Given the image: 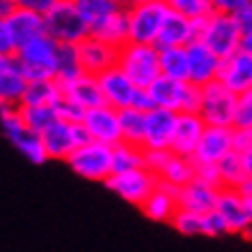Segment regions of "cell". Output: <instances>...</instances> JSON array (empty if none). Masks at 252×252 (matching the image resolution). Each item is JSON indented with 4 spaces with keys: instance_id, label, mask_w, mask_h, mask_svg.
Returning <instances> with one entry per match:
<instances>
[{
    "instance_id": "cell-1",
    "label": "cell",
    "mask_w": 252,
    "mask_h": 252,
    "mask_svg": "<svg viewBox=\"0 0 252 252\" xmlns=\"http://www.w3.org/2000/svg\"><path fill=\"white\" fill-rule=\"evenodd\" d=\"M197 26V42L206 44L220 61H227L243 46V32L234 21V16L227 12L215 9L204 21H194Z\"/></svg>"
},
{
    "instance_id": "cell-2",
    "label": "cell",
    "mask_w": 252,
    "mask_h": 252,
    "mask_svg": "<svg viewBox=\"0 0 252 252\" xmlns=\"http://www.w3.org/2000/svg\"><path fill=\"white\" fill-rule=\"evenodd\" d=\"M116 67L125 72V77L137 86L139 91H148L151 86L162 77L160 69V49L151 44H127L118 49V63Z\"/></svg>"
},
{
    "instance_id": "cell-3",
    "label": "cell",
    "mask_w": 252,
    "mask_h": 252,
    "mask_svg": "<svg viewBox=\"0 0 252 252\" xmlns=\"http://www.w3.org/2000/svg\"><path fill=\"white\" fill-rule=\"evenodd\" d=\"M169 9L171 7H169L167 0H137V2H127L130 42H134V44H151V46L158 44Z\"/></svg>"
},
{
    "instance_id": "cell-4",
    "label": "cell",
    "mask_w": 252,
    "mask_h": 252,
    "mask_svg": "<svg viewBox=\"0 0 252 252\" xmlns=\"http://www.w3.org/2000/svg\"><path fill=\"white\" fill-rule=\"evenodd\" d=\"M58 42L42 35V37L32 39L28 44H23L16 51V61H19V72L23 79L31 81H51L56 79V61H58Z\"/></svg>"
},
{
    "instance_id": "cell-5",
    "label": "cell",
    "mask_w": 252,
    "mask_h": 252,
    "mask_svg": "<svg viewBox=\"0 0 252 252\" xmlns=\"http://www.w3.org/2000/svg\"><path fill=\"white\" fill-rule=\"evenodd\" d=\"M46 35L58 44H81L91 37V28L79 14L77 0H58L56 7L44 16Z\"/></svg>"
},
{
    "instance_id": "cell-6",
    "label": "cell",
    "mask_w": 252,
    "mask_h": 252,
    "mask_svg": "<svg viewBox=\"0 0 252 252\" xmlns=\"http://www.w3.org/2000/svg\"><path fill=\"white\" fill-rule=\"evenodd\" d=\"M67 167L86 181L107 183L114 176V146L91 141L67 158Z\"/></svg>"
},
{
    "instance_id": "cell-7",
    "label": "cell",
    "mask_w": 252,
    "mask_h": 252,
    "mask_svg": "<svg viewBox=\"0 0 252 252\" xmlns=\"http://www.w3.org/2000/svg\"><path fill=\"white\" fill-rule=\"evenodd\" d=\"M238 95L231 93L220 81H213L201 88V109L199 116L208 127H234Z\"/></svg>"
},
{
    "instance_id": "cell-8",
    "label": "cell",
    "mask_w": 252,
    "mask_h": 252,
    "mask_svg": "<svg viewBox=\"0 0 252 252\" xmlns=\"http://www.w3.org/2000/svg\"><path fill=\"white\" fill-rule=\"evenodd\" d=\"M158 183H160V178L151 174L148 169H134V171H125V174H114L104 185L114 194L125 199L127 204L141 208L146 199L158 190Z\"/></svg>"
},
{
    "instance_id": "cell-9",
    "label": "cell",
    "mask_w": 252,
    "mask_h": 252,
    "mask_svg": "<svg viewBox=\"0 0 252 252\" xmlns=\"http://www.w3.org/2000/svg\"><path fill=\"white\" fill-rule=\"evenodd\" d=\"M234 153V127H208L199 141L192 162L194 164H220L227 155Z\"/></svg>"
},
{
    "instance_id": "cell-10",
    "label": "cell",
    "mask_w": 252,
    "mask_h": 252,
    "mask_svg": "<svg viewBox=\"0 0 252 252\" xmlns=\"http://www.w3.org/2000/svg\"><path fill=\"white\" fill-rule=\"evenodd\" d=\"M178 125V114L167 109H153L146 114L144 151H171V141Z\"/></svg>"
},
{
    "instance_id": "cell-11",
    "label": "cell",
    "mask_w": 252,
    "mask_h": 252,
    "mask_svg": "<svg viewBox=\"0 0 252 252\" xmlns=\"http://www.w3.org/2000/svg\"><path fill=\"white\" fill-rule=\"evenodd\" d=\"M86 130L91 134L93 141L97 144H107V146H118L123 141V132H121V116L118 111L111 107H97L91 109L86 114Z\"/></svg>"
},
{
    "instance_id": "cell-12",
    "label": "cell",
    "mask_w": 252,
    "mask_h": 252,
    "mask_svg": "<svg viewBox=\"0 0 252 252\" xmlns=\"http://www.w3.org/2000/svg\"><path fill=\"white\" fill-rule=\"evenodd\" d=\"M77 49L81 69H84V74H91V77L104 74L111 67H116V63H118V49L104 44L102 39L93 37V35L88 39H84L81 44H77Z\"/></svg>"
},
{
    "instance_id": "cell-13",
    "label": "cell",
    "mask_w": 252,
    "mask_h": 252,
    "mask_svg": "<svg viewBox=\"0 0 252 252\" xmlns=\"http://www.w3.org/2000/svg\"><path fill=\"white\" fill-rule=\"evenodd\" d=\"M206 132V123L199 114H178V125L171 141V153L185 160H192L199 148V141Z\"/></svg>"
},
{
    "instance_id": "cell-14",
    "label": "cell",
    "mask_w": 252,
    "mask_h": 252,
    "mask_svg": "<svg viewBox=\"0 0 252 252\" xmlns=\"http://www.w3.org/2000/svg\"><path fill=\"white\" fill-rule=\"evenodd\" d=\"M97 81H99V88H102L107 107L116 109V111H123V109L132 107L139 88L125 77V72H121L118 67H111L109 72L99 74Z\"/></svg>"
},
{
    "instance_id": "cell-15",
    "label": "cell",
    "mask_w": 252,
    "mask_h": 252,
    "mask_svg": "<svg viewBox=\"0 0 252 252\" xmlns=\"http://www.w3.org/2000/svg\"><path fill=\"white\" fill-rule=\"evenodd\" d=\"M185 49H188V63H190V84L204 88V86L218 81L222 65L220 58L201 42H192Z\"/></svg>"
},
{
    "instance_id": "cell-16",
    "label": "cell",
    "mask_w": 252,
    "mask_h": 252,
    "mask_svg": "<svg viewBox=\"0 0 252 252\" xmlns=\"http://www.w3.org/2000/svg\"><path fill=\"white\" fill-rule=\"evenodd\" d=\"M215 211L220 213V218L224 220L229 234H250V218H248V206L245 199L241 197L238 190H229L222 188L218 194V204Z\"/></svg>"
},
{
    "instance_id": "cell-17",
    "label": "cell",
    "mask_w": 252,
    "mask_h": 252,
    "mask_svg": "<svg viewBox=\"0 0 252 252\" xmlns=\"http://www.w3.org/2000/svg\"><path fill=\"white\" fill-rule=\"evenodd\" d=\"M218 81L236 95L252 93V56H248L245 51H238L231 58L222 61Z\"/></svg>"
},
{
    "instance_id": "cell-18",
    "label": "cell",
    "mask_w": 252,
    "mask_h": 252,
    "mask_svg": "<svg viewBox=\"0 0 252 252\" xmlns=\"http://www.w3.org/2000/svg\"><path fill=\"white\" fill-rule=\"evenodd\" d=\"M171 7V5H169ZM192 42H197V26L194 21L185 19L183 14H178L176 9H169L164 26H162L160 39H158V49H185Z\"/></svg>"
},
{
    "instance_id": "cell-19",
    "label": "cell",
    "mask_w": 252,
    "mask_h": 252,
    "mask_svg": "<svg viewBox=\"0 0 252 252\" xmlns=\"http://www.w3.org/2000/svg\"><path fill=\"white\" fill-rule=\"evenodd\" d=\"M9 28H12V35L16 39V46L21 49L23 44H28L32 39L42 37L46 35V26H44V16L37 14V12H32L31 7H26V5H16V9L12 12V16L7 19Z\"/></svg>"
},
{
    "instance_id": "cell-20",
    "label": "cell",
    "mask_w": 252,
    "mask_h": 252,
    "mask_svg": "<svg viewBox=\"0 0 252 252\" xmlns=\"http://www.w3.org/2000/svg\"><path fill=\"white\" fill-rule=\"evenodd\" d=\"M218 194H220L218 188L206 185L204 181L194 178L192 183H188L185 188H181V194H178V208H185V211H192V213H199V215H206V213H211V211H215Z\"/></svg>"
},
{
    "instance_id": "cell-21",
    "label": "cell",
    "mask_w": 252,
    "mask_h": 252,
    "mask_svg": "<svg viewBox=\"0 0 252 252\" xmlns=\"http://www.w3.org/2000/svg\"><path fill=\"white\" fill-rule=\"evenodd\" d=\"M42 144L46 148L49 160H65L74 151H77V141H74V125H69L65 121H56L49 130H44L42 134Z\"/></svg>"
},
{
    "instance_id": "cell-22",
    "label": "cell",
    "mask_w": 252,
    "mask_h": 252,
    "mask_svg": "<svg viewBox=\"0 0 252 252\" xmlns=\"http://www.w3.org/2000/svg\"><path fill=\"white\" fill-rule=\"evenodd\" d=\"M63 88V97L77 102L86 111L97 107H104V95H102V88H99L97 77H91V74H81L74 81H67V84H61Z\"/></svg>"
},
{
    "instance_id": "cell-23",
    "label": "cell",
    "mask_w": 252,
    "mask_h": 252,
    "mask_svg": "<svg viewBox=\"0 0 252 252\" xmlns=\"http://www.w3.org/2000/svg\"><path fill=\"white\" fill-rule=\"evenodd\" d=\"M93 37L102 39L104 44L114 46V49H123L130 42V19H127V5H123L121 9H116L111 16H107L102 23H97L95 28H91Z\"/></svg>"
},
{
    "instance_id": "cell-24",
    "label": "cell",
    "mask_w": 252,
    "mask_h": 252,
    "mask_svg": "<svg viewBox=\"0 0 252 252\" xmlns=\"http://www.w3.org/2000/svg\"><path fill=\"white\" fill-rule=\"evenodd\" d=\"M185 91H188V84H183V81L160 77L148 88V95L153 99L155 109H167V111H174V114H183Z\"/></svg>"
},
{
    "instance_id": "cell-25",
    "label": "cell",
    "mask_w": 252,
    "mask_h": 252,
    "mask_svg": "<svg viewBox=\"0 0 252 252\" xmlns=\"http://www.w3.org/2000/svg\"><path fill=\"white\" fill-rule=\"evenodd\" d=\"M141 211H144V215L148 220L153 222H171L176 211H178V199L158 183V190L144 201Z\"/></svg>"
},
{
    "instance_id": "cell-26",
    "label": "cell",
    "mask_w": 252,
    "mask_h": 252,
    "mask_svg": "<svg viewBox=\"0 0 252 252\" xmlns=\"http://www.w3.org/2000/svg\"><path fill=\"white\" fill-rule=\"evenodd\" d=\"M28 81L19 72V61L14 67L0 69V109L2 107H21L23 93Z\"/></svg>"
},
{
    "instance_id": "cell-27",
    "label": "cell",
    "mask_w": 252,
    "mask_h": 252,
    "mask_svg": "<svg viewBox=\"0 0 252 252\" xmlns=\"http://www.w3.org/2000/svg\"><path fill=\"white\" fill-rule=\"evenodd\" d=\"M61 97L63 88L56 79H51V81H31L26 86L21 107H54Z\"/></svg>"
},
{
    "instance_id": "cell-28",
    "label": "cell",
    "mask_w": 252,
    "mask_h": 252,
    "mask_svg": "<svg viewBox=\"0 0 252 252\" xmlns=\"http://www.w3.org/2000/svg\"><path fill=\"white\" fill-rule=\"evenodd\" d=\"M160 183H169L174 188H185L188 183H192L197 178V164L192 160H185V158H178V155L171 153L169 162L164 164V169L160 171Z\"/></svg>"
},
{
    "instance_id": "cell-29",
    "label": "cell",
    "mask_w": 252,
    "mask_h": 252,
    "mask_svg": "<svg viewBox=\"0 0 252 252\" xmlns=\"http://www.w3.org/2000/svg\"><path fill=\"white\" fill-rule=\"evenodd\" d=\"M160 69H162V77L190 84L188 49H162L160 51Z\"/></svg>"
},
{
    "instance_id": "cell-30",
    "label": "cell",
    "mask_w": 252,
    "mask_h": 252,
    "mask_svg": "<svg viewBox=\"0 0 252 252\" xmlns=\"http://www.w3.org/2000/svg\"><path fill=\"white\" fill-rule=\"evenodd\" d=\"M121 116V132H123V141L132 146L144 148L146 144V114L139 109L130 107L118 111Z\"/></svg>"
},
{
    "instance_id": "cell-31",
    "label": "cell",
    "mask_w": 252,
    "mask_h": 252,
    "mask_svg": "<svg viewBox=\"0 0 252 252\" xmlns=\"http://www.w3.org/2000/svg\"><path fill=\"white\" fill-rule=\"evenodd\" d=\"M84 74L81 61H79V49L74 44H61L58 46V61H56V81L67 84Z\"/></svg>"
},
{
    "instance_id": "cell-32",
    "label": "cell",
    "mask_w": 252,
    "mask_h": 252,
    "mask_svg": "<svg viewBox=\"0 0 252 252\" xmlns=\"http://www.w3.org/2000/svg\"><path fill=\"white\" fill-rule=\"evenodd\" d=\"M123 5L116 0H77L79 14L84 16V21L88 23V28H95L97 23H102L107 16H111L116 9H121Z\"/></svg>"
},
{
    "instance_id": "cell-33",
    "label": "cell",
    "mask_w": 252,
    "mask_h": 252,
    "mask_svg": "<svg viewBox=\"0 0 252 252\" xmlns=\"http://www.w3.org/2000/svg\"><path fill=\"white\" fill-rule=\"evenodd\" d=\"M144 148L121 141L114 146V174H125L134 169H144Z\"/></svg>"
},
{
    "instance_id": "cell-34",
    "label": "cell",
    "mask_w": 252,
    "mask_h": 252,
    "mask_svg": "<svg viewBox=\"0 0 252 252\" xmlns=\"http://www.w3.org/2000/svg\"><path fill=\"white\" fill-rule=\"evenodd\" d=\"M222 178V188H229V190H238L241 185L248 181V171H245V162L241 155L231 153L218 164Z\"/></svg>"
},
{
    "instance_id": "cell-35",
    "label": "cell",
    "mask_w": 252,
    "mask_h": 252,
    "mask_svg": "<svg viewBox=\"0 0 252 252\" xmlns=\"http://www.w3.org/2000/svg\"><path fill=\"white\" fill-rule=\"evenodd\" d=\"M215 9L234 16L243 37L252 32V0H215Z\"/></svg>"
},
{
    "instance_id": "cell-36",
    "label": "cell",
    "mask_w": 252,
    "mask_h": 252,
    "mask_svg": "<svg viewBox=\"0 0 252 252\" xmlns=\"http://www.w3.org/2000/svg\"><path fill=\"white\" fill-rule=\"evenodd\" d=\"M26 123V130L42 134L44 130H49L58 118H56V109L54 107H19Z\"/></svg>"
},
{
    "instance_id": "cell-37",
    "label": "cell",
    "mask_w": 252,
    "mask_h": 252,
    "mask_svg": "<svg viewBox=\"0 0 252 252\" xmlns=\"http://www.w3.org/2000/svg\"><path fill=\"white\" fill-rule=\"evenodd\" d=\"M12 144L16 146V151L26 158V160H31L32 164H44L49 160V155H46V148L42 144V137L35 134V132H23L19 139H14Z\"/></svg>"
},
{
    "instance_id": "cell-38",
    "label": "cell",
    "mask_w": 252,
    "mask_h": 252,
    "mask_svg": "<svg viewBox=\"0 0 252 252\" xmlns=\"http://www.w3.org/2000/svg\"><path fill=\"white\" fill-rule=\"evenodd\" d=\"M169 5L190 21H204L215 12V0H171Z\"/></svg>"
},
{
    "instance_id": "cell-39",
    "label": "cell",
    "mask_w": 252,
    "mask_h": 252,
    "mask_svg": "<svg viewBox=\"0 0 252 252\" xmlns=\"http://www.w3.org/2000/svg\"><path fill=\"white\" fill-rule=\"evenodd\" d=\"M174 229L183 236H204V215L192 213V211H185V208H178L174 215Z\"/></svg>"
},
{
    "instance_id": "cell-40",
    "label": "cell",
    "mask_w": 252,
    "mask_h": 252,
    "mask_svg": "<svg viewBox=\"0 0 252 252\" xmlns=\"http://www.w3.org/2000/svg\"><path fill=\"white\" fill-rule=\"evenodd\" d=\"M0 132L14 141L19 139L26 132V123H23V116H21V109L19 107H2L0 109Z\"/></svg>"
},
{
    "instance_id": "cell-41",
    "label": "cell",
    "mask_w": 252,
    "mask_h": 252,
    "mask_svg": "<svg viewBox=\"0 0 252 252\" xmlns=\"http://www.w3.org/2000/svg\"><path fill=\"white\" fill-rule=\"evenodd\" d=\"M54 109H56V118H58V121L69 123V125H79V123H84L86 114H88L81 104H77V102H72V99H67V97L58 99V102L54 104Z\"/></svg>"
},
{
    "instance_id": "cell-42",
    "label": "cell",
    "mask_w": 252,
    "mask_h": 252,
    "mask_svg": "<svg viewBox=\"0 0 252 252\" xmlns=\"http://www.w3.org/2000/svg\"><path fill=\"white\" fill-rule=\"evenodd\" d=\"M234 127H236V130H252V93L238 95Z\"/></svg>"
},
{
    "instance_id": "cell-43",
    "label": "cell",
    "mask_w": 252,
    "mask_h": 252,
    "mask_svg": "<svg viewBox=\"0 0 252 252\" xmlns=\"http://www.w3.org/2000/svg\"><path fill=\"white\" fill-rule=\"evenodd\" d=\"M224 234H229V229H227V224H224V220L220 218L218 211H211V213L204 215V236L218 238L224 236Z\"/></svg>"
},
{
    "instance_id": "cell-44",
    "label": "cell",
    "mask_w": 252,
    "mask_h": 252,
    "mask_svg": "<svg viewBox=\"0 0 252 252\" xmlns=\"http://www.w3.org/2000/svg\"><path fill=\"white\" fill-rule=\"evenodd\" d=\"M169 158H171V151H146L144 153V169H148V171L155 176H160V171L164 169Z\"/></svg>"
},
{
    "instance_id": "cell-45",
    "label": "cell",
    "mask_w": 252,
    "mask_h": 252,
    "mask_svg": "<svg viewBox=\"0 0 252 252\" xmlns=\"http://www.w3.org/2000/svg\"><path fill=\"white\" fill-rule=\"evenodd\" d=\"M16 51H19V46H16V39L12 35L7 19H0V58L2 56H16Z\"/></svg>"
},
{
    "instance_id": "cell-46",
    "label": "cell",
    "mask_w": 252,
    "mask_h": 252,
    "mask_svg": "<svg viewBox=\"0 0 252 252\" xmlns=\"http://www.w3.org/2000/svg\"><path fill=\"white\" fill-rule=\"evenodd\" d=\"M197 178L204 181L206 185H213L218 190H222V178L218 171V164H197Z\"/></svg>"
},
{
    "instance_id": "cell-47",
    "label": "cell",
    "mask_w": 252,
    "mask_h": 252,
    "mask_svg": "<svg viewBox=\"0 0 252 252\" xmlns=\"http://www.w3.org/2000/svg\"><path fill=\"white\" fill-rule=\"evenodd\" d=\"M234 153L241 158L252 153V130H236L234 127Z\"/></svg>"
},
{
    "instance_id": "cell-48",
    "label": "cell",
    "mask_w": 252,
    "mask_h": 252,
    "mask_svg": "<svg viewBox=\"0 0 252 252\" xmlns=\"http://www.w3.org/2000/svg\"><path fill=\"white\" fill-rule=\"evenodd\" d=\"M21 5H26V7H31L32 12H37V14H42V16H46L51 9L56 7V2L58 0H19Z\"/></svg>"
},
{
    "instance_id": "cell-49",
    "label": "cell",
    "mask_w": 252,
    "mask_h": 252,
    "mask_svg": "<svg viewBox=\"0 0 252 252\" xmlns=\"http://www.w3.org/2000/svg\"><path fill=\"white\" fill-rule=\"evenodd\" d=\"M132 107L139 109V111H144V114H148V111H153L155 109V104H153V99H151V95H148V91H137Z\"/></svg>"
},
{
    "instance_id": "cell-50",
    "label": "cell",
    "mask_w": 252,
    "mask_h": 252,
    "mask_svg": "<svg viewBox=\"0 0 252 252\" xmlns=\"http://www.w3.org/2000/svg\"><path fill=\"white\" fill-rule=\"evenodd\" d=\"M16 5H19V0H0V19H9Z\"/></svg>"
},
{
    "instance_id": "cell-51",
    "label": "cell",
    "mask_w": 252,
    "mask_h": 252,
    "mask_svg": "<svg viewBox=\"0 0 252 252\" xmlns=\"http://www.w3.org/2000/svg\"><path fill=\"white\" fill-rule=\"evenodd\" d=\"M238 192H241V197H243V199H252V181H250V178H248V181L238 188Z\"/></svg>"
},
{
    "instance_id": "cell-52",
    "label": "cell",
    "mask_w": 252,
    "mask_h": 252,
    "mask_svg": "<svg viewBox=\"0 0 252 252\" xmlns=\"http://www.w3.org/2000/svg\"><path fill=\"white\" fill-rule=\"evenodd\" d=\"M241 51H245L248 56H252V32L243 37V46H241Z\"/></svg>"
},
{
    "instance_id": "cell-53",
    "label": "cell",
    "mask_w": 252,
    "mask_h": 252,
    "mask_svg": "<svg viewBox=\"0 0 252 252\" xmlns=\"http://www.w3.org/2000/svg\"><path fill=\"white\" fill-rule=\"evenodd\" d=\"M243 162H245V171H248V178L252 181V153H250V155H245Z\"/></svg>"
},
{
    "instance_id": "cell-54",
    "label": "cell",
    "mask_w": 252,
    "mask_h": 252,
    "mask_svg": "<svg viewBox=\"0 0 252 252\" xmlns=\"http://www.w3.org/2000/svg\"><path fill=\"white\" fill-rule=\"evenodd\" d=\"M245 206H248V218H250V231H252V199H245Z\"/></svg>"
}]
</instances>
